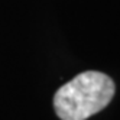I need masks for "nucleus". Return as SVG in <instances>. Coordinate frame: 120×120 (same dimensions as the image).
Segmentation results:
<instances>
[{
	"label": "nucleus",
	"instance_id": "nucleus-1",
	"mask_svg": "<svg viewBox=\"0 0 120 120\" xmlns=\"http://www.w3.org/2000/svg\"><path fill=\"white\" fill-rule=\"evenodd\" d=\"M113 80L100 71L81 72L55 93L54 107L61 120H87L111 101Z\"/></svg>",
	"mask_w": 120,
	"mask_h": 120
}]
</instances>
